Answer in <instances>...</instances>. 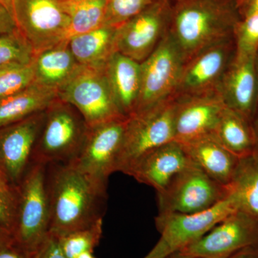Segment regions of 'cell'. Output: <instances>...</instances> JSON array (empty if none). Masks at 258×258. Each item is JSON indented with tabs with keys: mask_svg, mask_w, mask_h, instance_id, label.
<instances>
[{
	"mask_svg": "<svg viewBox=\"0 0 258 258\" xmlns=\"http://www.w3.org/2000/svg\"><path fill=\"white\" fill-rule=\"evenodd\" d=\"M46 185L51 235L62 237L103 219L107 185L74 163L47 165Z\"/></svg>",
	"mask_w": 258,
	"mask_h": 258,
	"instance_id": "6da1fadb",
	"label": "cell"
},
{
	"mask_svg": "<svg viewBox=\"0 0 258 258\" xmlns=\"http://www.w3.org/2000/svg\"><path fill=\"white\" fill-rule=\"evenodd\" d=\"M233 16L222 0H178L171 9L169 35L184 63L202 50L226 40Z\"/></svg>",
	"mask_w": 258,
	"mask_h": 258,
	"instance_id": "7a4b0ae2",
	"label": "cell"
},
{
	"mask_svg": "<svg viewBox=\"0 0 258 258\" xmlns=\"http://www.w3.org/2000/svg\"><path fill=\"white\" fill-rule=\"evenodd\" d=\"M88 130L81 113L57 97L45 110L32 163L47 166L74 162L82 151Z\"/></svg>",
	"mask_w": 258,
	"mask_h": 258,
	"instance_id": "3957f363",
	"label": "cell"
},
{
	"mask_svg": "<svg viewBox=\"0 0 258 258\" xmlns=\"http://www.w3.org/2000/svg\"><path fill=\"white\" fill-rule=\"evenodd\" d=\"M47 166L32 163L20 184L17 198L13 244L28 256L49 235L50 208L46 185Z\"/></svg>",
	"mask_w": 258,
	"mask_h": 258,
	"instance_id": "277c9868",
	"label": "cell"
},
{
	"mask_svg": "<svg viewBox=\"0 0 258 258\" xmlns=\"http://www.w3.org/2000/svg\"><path fill=\"white\" fill-rule=\"evenodd\" d=\"M176 103L175 98H171L128 118L116 171L124 174L144 154L174 141Z\"/></svg>",
	"mask_w": 258,
	"mask_h": 258,
	"instance_id": "5b68a950",
	"label": "cell"
},
{
	"mask_svg": "<svg viewBox=\"0 0 258 258\" xmlns=\"http://www.w3.org/2000/svg\"><path fill=\"white\" fill-rule=\"evenodd\" d=\"M13 15L35 53L69 39L70 18L64 0H13Z\"/></svg>",
	"mask_w": 258,
	"mask_h": 258,
	"instance_id": "8992f818",
	"label": "cell"
},
{
	"mask_svg": "<svg viewBox=\"0 0 258 258\" xmlns=\"http://www.w3.org/2000/svg\"><path fill=\"white\" fill-rule=\"evenodd\" d=\"M227 196V186L212 179L192 161L157 192L159 213H196L211 208Z\"/></svg>",
	"mask_w": 258,
	"mask_h": 258,
	"instance_id": "52a82bcc",
	"label": "cell"
},
{
	"mask_svg": "<svg viewBox=\"0 0 258 258\" xmlns=\"http://www.w3.org/2000/svg\"><path fill=\"white\" fill-rule=\"evenodd\" d=\"M104 66H82L77 74L57 91V97L74 106L89 127L125 118L113 100Z\"/></svg>",
	"mask_w": 258,
	"mask_h": 258,
	"instance_id": "ba28073f",
	"label": "cell"
},
{
	"mask_svg": "<svg viewBox=\"0 0 258 258\" xmlns=\"http://www.w3.org/2000/svg\"><path fill=\"white\" fill-rule=\"evenodd\" d=\"M184 64L175 42L166 33L152 53L141 62L140 95L134 113L172 98L177 92Z\"/></svg>",
	"mask_w": 258,
	"mask_h": 258,
	"instance_id": "9c48e42d",
	"label": "cell"
},
{
	"mask_svg": "<svg viewBox=\"0 0 258 258\" xmlns=\"http://www.w3.org/2000/svg\"><path fill=\"white\" fill-rule=\"evenodd\" d=\"M238 211L234 199L228 195L211 208L196 213L162 212L156 217L160 240L171 254L201 238L215 226Z\"/></svg>",
	"mask_w": 258,
	"mask_h": 258,
	"instance_id": "30bf717a",
	"label": "cell"
},
{
	"mask_svg": "<svg viewBox=\"0 0 258 258\" xmlns=\"http://www.w3.org/2000/svg\"><path fill=\"white\" fill-rule=\"evenodd\" d=\"M170 13L168 0L154 2L117 28L115 51L140 63L143 62L165 35Z\"/></svg>",
	"mask_w": 258,
	"mask_h": 258,
	"instance_id": "8fae6325",
	"label": "cell"
},
{
	"mask_svg": "<svg viewBox=\"0 0 258 258\" xmlns=\"http://www.w3.org/2000/svg\"><path fill=\"white\" fill-rule=\"evenodd\" d=\"M258 219L237 211L222 220L201 238L177 253L205 258H229L255 243Z\"/></svg>",
	"mask_w": 258,
	"mask_h": 258,
	"instance_id": "7c38bea8",
	"label": "cell"
},
{
	"mask_svg": "<svg viewBox=\"0 0 258 258\" xmlns=\"http://www.w3.org/2000/svg\"><path fill=\"white\" fill-rule=\"evenodd\" d=\"M127 119L116 118L89 127L82 151L72 163L93 179L108 184V177L116 172Z\"/></svg>",
	"mask_w": 258,
	"mask_h": 258,
	"instance_id": "4fadbf2b",
	"label": "cell"
},
{
	"mask_svg": "<svg viewBox=\"0 0 258 258\" xmlns=\"http://www.w3.org/2000/svg\"><path fill=\"white\" fill-rule=\"evenodd\" d=\"M45 111L0 128V171L8 184L19 185L32 164Z\"/></svg>",
	"mask_w": 258,
	"mask_h": 258,
	"instance_id": "5bb4252c",
	"label": "cell"
},
{
	"mask_svg": "<svg viewBox=\"0 0 258 258\" xmlns=\"http://www.w3.org/2000/svg\"><path fill=\"white\" fill-rule=\"evenodd\" d=\"M225 107L217 90L176 100L174 141L184 144L212 134Z\"/></svg>",
	"mask_w": 258,
	"mask_h": 258,
	"instance_id": "9a60e30c",
	"label": "cell"
},
{
	"mask_svg": "<svg viewBox=\"0 0 258 258\" xmlns=\"http://www.w3.org/2000/svg\"><path fill=\"white\" fill-rule=\"evenodd\" d=\"M192 161L176 141L146 153L128 166L124 174L160 192Z\"/></svg>",
	"mask_w": 258,
	"mask_h": 258,
	"instance_id": "2e32d148",
	"label": "cell"
},
{
	"mask_svg": "<svg viewBox=\"0 0 258 258\" xmlns=\"http://www.w3.org/2000/svg\"><path fill=\"white\" fill-rule=\"evenodd\" d=\"M227 58L225 40L199 52L183 66L177 92L191 96L214 91L225 74Z\"/></svg>",
	"mask_w": 258,
	"mask_h": 258,
	"instance_id": "e0dca14e",
	"label": "cell"
},
{
	"mask_svg": "<svg viewBox=\"0 0 258 258\" xmlns=\"http://www.w3.org/2000/svg\"><path fill=\"white\" fill-rule=\"evenodd\" d=\"M256 56L236 55L219 83L217 91L226 106L246 118L253 106L257 83Z\"/></svg>",
	"mask_w": 258,
	"mask_h": 258,
	"instance_id": "ac0fdd59",
	"label": "cell"
},
{
	"mask_svg": "<svg viewBox=\"0 0 258 258\" xmlns=\"http://www.w3.org/2000/svg\"><path fill=\"white\" fill-rule=\"evenodd\" d=\"M104 71L118 111L129 118L135 113L140 95V62L115 51L105 64Z\"/></svg>",
	"mask_w": 258,
	"mask_h": 258,
	"instance_id": "d6986e66",
	"label": "cell"
},
{
	"mask_svg": "<svg viewBox=\"0 0 258 258\" xmlns=\"http://www.w3.org/2000/svg\"><path fill=\"white\" fill-rule=\"evenodd\" d=\"M181 144L189 159L208 175L220 184H229L240 159L212 134Z\"/></svg>",
	"mask_w": 258,
	"mask_h": 258,
	"instance_id": "ffe728a7",
	"label": "cell"
},
{
	"mask_svg": "<svg viewBox=\"0 0 258 258\" xmlns=\"http://www.w3.org/2000/svg\"><path fill=\"white\" fill-rule=\"evenodd\" d=\"M32 64L35 82L56 91L67 84L83 66L73 55L69 40L36 52Z\"/></svg>",
	"mask_w": 258,
	"mask_h": 258,
	"instance_id": "44dd1931",
	"label": "cell"
},
{
	"mask_svg": "<svg viewBox=\"0 0 258 258\" xmlns=\"http://www.w3.org/2000/svg\"><path fill=\"white\" fill-rule=\"evenodd\" d=\"M57 98V91L37 83L0 100V128L45 111Z\"/></svg>",
	"mask_w": 258,
	"mask_h": 258,
	"instance_id": "7402d4cb",
	"label": "cell"
},
{
	"mask_svg": "<svg viewBox=\"0 0 258 258\" xmlns=\"http://www.w3.org/2000/svg\"><path fill=\"white\" fill-rule=\"evenodd\" d=\"M117 28L103 25L92 31L70 37L69 45L81 66L101 67L115 52Z\"/></svg>",
	"mask_w": 258,
	"mask_h": 258,
	"instance_id": "603a6c76",
	"label": "cell"
},
{
	"mask_svg": "<svg viewBox=\"0 0 258 258\" xmlns=\"http://www.w3.org/2000/svg\"><path fill=\"white\" fill-rule=\"evenodd\" d=\"M227 187L238 211L258 219V154L239 159Z\"/></svg>",
	"mask_w": 258,
	"mask_h": 258,
	"instance_id": "cb8c5ba5",
	"label": "cell"
},
{
	"mask_svg": "<svg viewBox=\"0 0 258 258\" xmlns=\"http://www.w3.org/2000/svg\"><path fill=\"white\" fill-rule=\"evenodd\" d=\"M212 135L239 159L252 154L253 138L245 118L226 106Z\"/></svg>",
	"mask_w": 258,
	"mask_h": 258,
	"instance_id": "d4e9b609",
	"label": "cell"
},
{
	"mask_svg": "<svg viewBox=\"0 0 258 258\" xmlns=\"http://www.w3.org/2000/svg\"><path fill=\"white\" fill-rule=\"evenodd\" d=\"M70 18V37L86 33L104 25L106 0H64Z\"/></svg>",
	"mask_w": 258,
	"mask_h": 258,
	"instance_id": "484cf974",
	"label": "cell"
},
{
	"mask_svg": "<svg viewBox=\"0 0 258 258\" xmlns=\"http://www.w3.org/2000/svg\"><path fill=\"white\" fill-rule=\"evenodd\" d=\"M35 51L18 30L0 36V70L31 63Z\"/></svg>",
	"mask_w": 258,
	"mask_h": 258,
	"instance_id": "4316f807",
	"label": "cell"
},
{
	"mask_svg": "<svg viewBox=\"0 0 258 258\" xmlns=\"http://www.w3.org/2000/svg\"><path fill=\"white\" fill-rule=\"evenodd\" d=\"M103 235V219L86 228L74 231L57 237L61 249L67 258H76L80 254L93 252Z\"/></svg>",
	"mask_w": 258,
	"mask_h": 258,
	"instance_id": "83f0119b",
	"label": "cell"
},
{
	"mask_svg": "<svg viewBox=\"0 0 258 258\" xmlns=\"http://www.w3.org/2000/svg\"><path fill=\"white\" fill-rule=\"evenodd\" d=\"M34 83L35 72L32 62L0 70V100L23 91Z\"/></svg>",
	"mask_w": 258,
	"mask_h": 258,
	"instance_id": "f1b7e54d",
	"label": "cell"
},
{
	"mask_svg": "<svg viewBox=\"0 0 258 258\" xmlns=\"http://www.w3.org/2000/svg\"><path fill=\"white\" fill-rule=\"evenodd\" d=\"M157 0H106L104 25L118 28Z\"/></svg>",
	"mask_w": 258,
	"mask_h": 258,
	"instance_id": "f546056e",
	"label": "cell"
},
{
	"mask_svg": "<svg viewBox=\"0 0 258 258\" xmlns=\"http://www.w3.org/2000/svg\"><path fill=\"white\" fill-rule=\"evenodd\" d=\"M258 51V13L246 14L237 28V55L256 56Z\"/></svg>",
	"mask_w": 258,
	"mask_h": 258,
	"instance_id": "4dcf8cb0",
	"label": "cell"
},
{
	"mask_svg": "<svg viewBox=\"0 0 258 258\" xmlns=\"http://www.w3.org/2000/svg\"><path fill=\"white\" fill-rule=\"evenodd\" d=\"M17 196L10 186L0 184V227L11 235L15 225Z\"/></svg>",
	"mask_w": 258,
	"mask_h": 258,
	"instance_id": "1f68e13d",
	"label": "cell"
},
{
	"mask_svg": "<svg viewBox=\"0 0 258 258\" xmlns=\"http://www.w3.org/2000/svg\"><path fill=\"white\" fill-rule=\"evenodd\" d=\"M29 258H67L61 249L58 238L49 233L44 242L40 244Z\"/></svg>",
	"mask_w": 258,
	"mask_h": 258,
	"instance_id": "d6a6232c",
	"label": "cell"
},
{
	"mask_svg": "<svg viewBox=\"0 0 258 258\" xmlns=\"http://www.w3.org/2000/svg\"><path fill=\"white\" fill-rule=\"evenodd\" d=\"M18 30L16 23L10 10L0 3V36Z\"/></svg>",
	"mask_w": 258,
	"mask_h": 258,
	"instance_id": "836d02e7",
	"label": "cell"
},
{
	"mask_svg": "<svg viewBox=\"0 0 258 258\" xmlns=\"http://www.w3.org/2000/svg\"><path fill=\"white\" fill-rule=\"evenodd\" d=\"M0 258H29V256L12 242L0 249Z\"/></svg>",
	"mask_w": 258,
	"mask_h": 258,
	"instance_id": "e575fe53",
	"label": "cell"
},
{
	"mask_svg": "<svg viewBox=\"0 0 258 258\" xmlns=\"http://www.w3.org/2000/svg\"><path fill=\"white\" fill-rule=\"evenodd\" d=\"M171 255V252L165 244L160 240L154 247L144 258H168Z\"/></svg>",
	"mask_w": 258,
	"mask_h": 258,
	"instance_id": "d590c367",
	"label": "cell"
},
{
	"mask_svg": "<svg viewBox=\"0 0 258 258\" xmlns=\"http://www.w3.org/2000/svg\"><path fill=\"white\" fill-rule=\"evenodd\" d=\"M12 242H13V240H12L11 235L8 231L0 227V249H3L5 246L8 245Z\"/></svg>",
	"mask_w": 258,
	"mask_h": 258,
	"instance_id": "8d00e7d4",
	"label": "cell"
},
{
	"mask_svg": "<svg viewBox=\"0 0 258 258\" xmlns=\"http://www.w3.org/2000/svg\"><path fill=\"white\" fill-rule=\"evenodd\" d=\"M229 258H258V255L252 251L244 249L238 252V253L234 254Z\"/></svg>",
	"mask_w": 258,
	"mask_h": 258,
	"instance_id": "74e56055",
	"label": "cell"
},
{
	"mask_svg": "<svg viewBox=\"0 0 258 258\" xmlns=\"http://www.w3.org/2000/svg\"><path fill=\"white\" fill-rule=\"evenodd\" d=\"M251 13H258V0H250L249 1L246 14Z\"/></svg>",
	"mask_w": 258,
	"mask_h": 258,
	"instance_id": "f35d334b",
	"label": "cell"
},
{
	"mask_svg": "<svg viewBox=\"0 0 258 258\" xmlns=\"http://www.w3.org/2000/svg\"><path fill=\"white\" fill-rule=\"evenodd\" d=\"M0 3L4 5L10 10V13L13 14V0H0Z\"/></svg>",
	"mask_w": 258,
	"mask_h": 258,
	"instance_id": "ab89813d",
	"label": "cell"
},
{
	"mask_svg": "<svg viewBox=\"0 0 258 258\" xmlns=\"http://www.w3.org/2000/svg\"><path fill=\"white\" fill-rule=\"evenodd\" d=\"M76 258H96L93 254V252H86L80 254Z\"/></svg>",
	"mask_w": 258,
	"mask_h": 258,
	"instance_id": "60d3db41",
	"label": "cell"
},
{
	"mask_svg": "<svg viewBox=\"0 0 258 258\" xmlns=\"http://www.w3.org/2000/svg\"><path fill=\"white\" fill-rule=\"evenodd\" d=\"M176 256L174 258H205V257H191V256H184L181 255V254H179L177 253V252H175Z\"/></svg>",
	"mask_w": 258,
	"mask_h": 258,
	"instance_id": "b9f144b4",
	"label": "cell"
},
{
	"mask_svg": "<svg viewBox=\"0 0 258 258\" xmlns=\"http://www.w3.org/2000/svg\"><path fill=\"white\" fill-rule=\"evenodd\" d=\"M257 80H258V70H257Z\"/></svg>",
	"mask_w": 258,
	"mask_h": 258,
	"instance_id": "7bdbcfd3",
	"label": "cell"
},
{
	"mask_svg": "<svg viewBox=\"0 0 258 258\" xmlns=\"http://www.w3.org/2000/svg\"><path fill=\"white\" fill-rule=\"evenodd\" d=\"M0 172H1V171H0ZM1 173H2V172H1ZM2 174H3V173H2ZM3 176H4V175H3Z\"/></svg>",
	"mask_w": 258,
	"mask_h": 258,
	"instance_id": "ee69618b",
	"label": "cell"
}]
</instances>
